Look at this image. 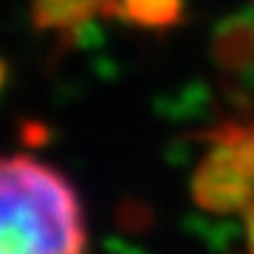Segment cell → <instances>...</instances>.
<instances>
[{
  "label": "cell",
  "instance_id": "cell-1",
  "mask_svg": "<svg viewBox=\"0 0 254 254\" xmlns=\"http://www.w3.org/2000/svg\"><path fill=\"white\" fill-rule=\"evenodd\" d=\"M85 249V212L71 181L31 155H0V254Z\"/></svg>",
  "mask_w": 254,
  "mask_h": 254
},
{
  "label": "cell",
  "instance_id": "cell-2",
  "mask_svg": "<svg viewBox=\"0 0 254 254\" xmlns=\"http://www.w3.org/2000/svg\"><path fill=\"white\" fill-rule=\"evenodd\" d=\"M192 200L212 215L254 209V119H229L206 133V150L192 170Z\"/></svg>",
  "mask_w": 254,
  "mask_h": 254
},
{
  "label": "cell",
  "instance_id": "cell-3",
  "mask_svg": "<svg viewBox=\"0 0 254 254\" xmlns=\"http://www.w3.org/2000/svg\"><path fill=\"white\" fill-rule=\"evenodd\" d=\"M96 17H113V0H34L31 20L40 31L73 40Z\"/></svg>",
  "mask_w": 254,
  "mask_h": 254
},
{
  "label": "cell",
  "instance_id": "cell-4",
  "mask_svg": "<svg viewBox=\"0 0 254 254\" xmlns=\"http://www.w3.org/2000/svg\"><path fill=\"white\" fill-rule=\"evenodd\" d=\"M212 57L220 71L232 76L254 73V17L232 14L215 28Z\"/></svg>",
  "mask_w": 254,
  "mask_h": 254
},
{
  "label": "cell",
  "instance_id": "cell-5",
  "mask_svg": "<svg viewBox=\"0 0 254 254\" xmlns=\"http://www.w3.org/2000/svg\"><path fill=\"white\" fill-rule=\"evenodd\" d=\"M187 14V0H113V17L147 31H170Z\"/></svg>",
  "mask_w": 254,
  "mask_h": 254
},
{
  "label": "cell",
  "instance_id": "cell-6",
  "mask_svg": "<svg viewBox=\"0 0 254 254\" xmlns=\"http://www.w3.org/2000/svg\"><path fill=\"white\" fill-rule=\"evenodd\" d=\"M243 223H246V252L254 254V209L243 218Z\"/></svg>",
  "mask_w": 254,
  "mask_h": 254
},
{
  "label": "cell",
  "instance_id": "cell-7",
  "mask_svg": "<svg viewBox=\"0 0 254 254\" xmlns=\"http://www.w3.org/2000/svg\"><path fill=\"white\" fill-rule=\"evenodd\" d=\"M6 79H9V68H6V63H3V57H0V91L6 88Z\"/></svg>",
  "mask_w": 254,
  "mask_h": 254
},
{
  "label": "cell",
  "instance_id": "cell-8",
  "mask_svg": "<svg viewBox=\"0 0 254 254\" xmlns=\"http://www.w3.org/2000/svg\"><path fill=\"white\" fill-rule=\"evenodd\" d=\"M116 254H144V252H138V249H122V252H116Z\"/></svg>",
  "mask_w": 254,
  "mask_h": 254
}]
</instances>
